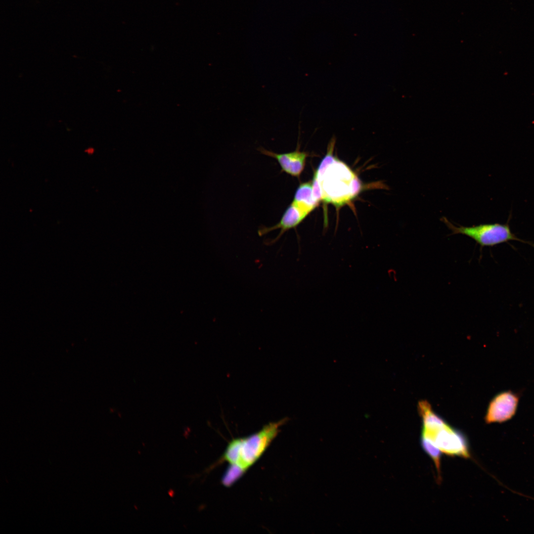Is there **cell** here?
<instances>
[{"mask_svg": "<svg viewBox=\"0 0 534 534\" xmlns=\"http://www.w3.org/2000/svg\"><path fill=\"white\" fill-rule=\"evenodd\" d=\"M245 472L238 466L230 464L222 477V482L225 487H229Z\"/></svg>", "mask_w": 534, "mask_h": 534, "instance_id": "9", "label": "cell"}, {"mask_svg": "<svg viewBox=\"0 0 534 534\" xmlns=\"http://www.w3.org/2000/svg\"><path fill=\"white\" fill-rule=\"evenodd\" d=\"M335 144V138H332L312 180V190L319 202L341 206L355 198L361 185L354 172L333 155Z\"/></svg>", "mask_w": 534, "mask_h": 534, "instance_id": "1", "label": "cell"}, {"mask_svg": "<svg viewBox=\"0 0 534 534\" xmlns=\"http://www.w3.org/2000/svg\"><path fill=\"white\" fill-rule=\"evenodd\" d=\"M519 397L509 391L495 395L490 402L485 420L487 423H502L511 419L515 414Z\"/></svg>", "mask_w": 534, "mask_h": 534, "instance_id": "5", "label": "cell"}, {"mask_svg": "<svg viewBox=\"0 0 534 534\" xmlns=\"http://www.w3.org/2000/svg\"><path fill=\"white\" fill-rule=\"evenodd\" d=\"M291 203L306 216L318 206L319 202L314 196L312 181L299 185Z\"/></svg>", "mask_w": 534, "mask_h": 534, "instance_id": "7", "label": "cell"}, {"mask_svg": "<svg viewBox=\"0 0 534 534\" xmlns=\"http://www.w3.org/2000/svg\"><path fill=\"white\" fill-rule=\"evenodd\" d=\"M509 217L506 223H483L472 226H456L445 217L441 220L452 231V234L466 235L484 247H493L498 244L515 240L534 246V244L519 238L510 228Z\"/></svg>", "mask_w": 534, "mask_h": 534, "instance_id": "3", "label": "cell"}, {"mask_svg": "<svg viewBox=\"0 0 534 534\" xmlns=\"http://www.w3.org/2000/svg\"><path fill=\"white\" fill-rule=\"evenodd\" d=\"M284 418L269 423L258 432L229 442L222 460L246 471L262 456L286 422Z\"/></svg>", "mask_w": 534, "mask_h": 534, "instance_id": "2", "label": "cell"}, {"mask_svg": "<svg viewBox=\"0 0 534 534\" xmlns=\"http://www.w3.org/2000/svg\"><path fill=\"white\" fill-rule=\"evenodd\" d=\"M421 434L430 437L442 453L449 456L465 459L471 457L469 443L466 435L451 427L445 420L428 428H422Z\"/></svg>", "mask_w": 534, "mask_h": 534, "instance_id": "4", "label": "cell"}, {"mask_svg": "<svg viewBox=\"0 0 534 534\" xmlns=\"http://www.w3.org/2000/svg\"><path fill=\"white\" fill-rule=\"evenodd\" d=\"M87 150V152H88V153H89V154H91V153H92V152L93 151V149H92V148H89V149H88V150Z\"/></svg>", "mask_w": 534, "mask_h": 534, "instance_id": "10", "label": "cell"}, {"mask_svg": "<svg viewBox=\"0 0 534 534\" xmlns=\"http://www.w3.org/2000/svg\"><path fill=\"white\" fill-rule=\"evenodd\" d=\"M420 444L423 450L433 461L438 474V479L440 482L442 479L441 477L442 451L430 437L424 435H421Z\"/></svg>", "mask_w": 534, "mask_h": 534, "instance_id": "8", "label": "cell"}, {"mask_svg": "<svg viewBox=\"0 0 534 534\" xmlns=\"http://www.w3.org/2000/svg\"><path fill=\"white\" fill-rule=\"evenodd\" d=\"M258 150L262 154L275 159L281 172L297 178H299L304 171L309 156L307 152L301 151L299 147L294 151L284 153H275L262 147L258 148Z\"/></svg>", "mask_w": 534, "mask_h": 534, "instance_id": "6", "label": "cell"}]
</instances>
